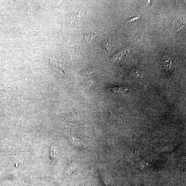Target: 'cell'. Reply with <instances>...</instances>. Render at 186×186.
Instances as JSON below:
<instances>
[{"mask_svg": "<svg viewBox=\"0 0 186 186\" xmlns=\"http://www.w3.org/2000/svg\"><path fill=\"white\" fill-rule=\"evenodd\" d=\"M51 62L53 66H56V67L61 68L65 72V68L63 63L59 60V59H52L51 60Z\"/></svg>", "mask_w": 186, "mask_h": 186, "instance_id": "cell-5", "label": "cell"}, {"mask_svg": "<svg viewBox=\"0 0 186 186\" xmlns=\"http://www.w3.org/2000/svg\"><path fill=\"white\" fill-rule=\"evenodd\" d=\"M139 18L140 17L139 16H135L134 17L131 18L128 20V21L127 22V23H126L128 24L129 23H131V22H133L134 21V20H136L139 19Z\"/></svg>", "mask_w": 186, "mask_h": 186, "instance_id": "cell-8", "label": "cell"}, {"mask_svg": "<svg viewBox=\"0 0 186 186\" xmlns=\"http://www.w3.org/2000/svg\"><path fill=\"white\" fill-rule=\"evenodd\" d=\"M113 43V39L111 38L105 39L102 43L103 48L107 50H108L112 46Z\"/></svg>", "mask_w": 186, "mask_h": 186, "instance_id": "cell-3", "label": "cell"}, {"mask_svg": "<svg viewBox=\"0 0 186 186\" xmlns=\"http://www.w3.org/2000/svg\"><path fill=\"white\" fill-rule=\"evenodd\" d=\"M112 90L113 92H121L127 90V88L121 87H113L112 88Z\"/></svg>", "mask_w": 186, "mask_h": 186, "instance_id": "cell-7", "label": "cell"}, {"mask_svg": "<svg viewBox=\"0 0 186 186\" xmlns=\"http://www.w3.org/2000/svg\"><path fill=\"white\" fill-rule=\"evenodd\" d=\"M142 2H143V4L144 5H149V4H150V1H143Z\"/></svg>", "mask_w": 186, "mask_h": 186, "instance_id": "cell-10", "label": "cell"}, {"mask_svg": "<svg viewBox=\"0 0 186 186\" xmlns=\"http://www.w3.org/2000/svg\"><path fill=\"white\" fill-rule=\"evenodd\" d=\"M108 109L109 112V120L110 122L116 125H119L122 123L124 119L122 118L120 113L116 109L113 108L108 106Z\"/></svg>", "mask_w": 186, "mask_h": 186, "instance_id": "cell-1", "label": "cell"}, {"mask_svg": "<svg viewBox=\"0 0 186 186\" xmlns=\"http://www.w3.org/2000/svg\"><path fill=\"white\" fill-rule=\"evenodd\" d=\"M96 34L95 33H90L85 34L84 41L89 43L96 39Z\"/></svg>", "mask_w": 186, "mask_h": 186, "instance_id": "cell-4", "label": "cell"}, {"mask_svg": "<svg viewBox=\"0 0 186 186\" xmlns=\"http://www.w3.org/2000/svg\"><path fill=\"white\" fill-rule=\"evenodd\" d=\"M51 154V157H52V161H53L54 160L55 156L54 151H53L52 148V149Z\"/></svg>", "mask_w": 186, "mask_h": 186, "instance_id": "cell-9", "label": "cell"}, {"mask_svg": "<svg viewBox=\"0 0 186 186\" xmlns=\"http://www.w3.org/2000/svg\"><path fill=\"white\" fill-rule=\"evenodd\" d=\"M129 74L131 75L132 76L135 77H140L141 76V74L140 73V72L137 70V69L134 68L132 69Z\"/></svg>", "mask_w": 186, "mask_h": 186, "instance_id": "cell-6", "label": "cell"}, {"mask_svg": "<svg viewBox=\"0 0 186 186\" xmlns=\"http://www.w3.org/2000/svg\"><path fill=\"white\" fill-rule=\"evenodd\" d=\"M172 25L173 29L176 31H179L185 27V25L183 23L177 20H173Z\"/></svg>", "mask_w": 186, "mask_h": 186, "instance_id": "cell-2", "label": "cell"}]
</instances>
